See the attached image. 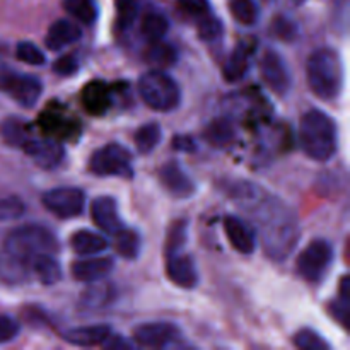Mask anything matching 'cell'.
<instances>
[{
    "instance_id": "836d02e7",
    "label": "cell",
    "mask_w": 350,
    "mask_h": 350,
    "mask_svg": "<svg viewBox=\"0 0 350 350\" xmlns=\"http://www.w3.org/2000/svg\"><path fill=\"white\" fill-rule=\"evenodd\" d=\"M16 57L17 60L24 62V64L38 65V67L44 65V62H46V57H44L43 51L36 44L31 43V41H21V43H17Z\"/></svg>"
},
{
    "instance_id": "b9f144b4",
    "label": "cell",
    "mask_w": 350,
    "mask_h": 350,
    "mask_svg": "<svg viewBox=\"0 0 350 350\" xmlns=\"http://www.w3.org/2000/svg\"><path fill=\"white\" fill-rule=\"evenodd\" d=\"M173 147L176 150H183V152H193L195 149H197V144H195V140L191 139V137H187V135H178L173 139Z\"/></svg>"
},
{
    "instance_id": "603a6c76",
    "label": "cell",
    "mask_w": 350,
    "mask_h": 350,
    "mask_svg": "<svg viewBox=\"0 0 350 350\" xmlns=\"http://www.w3.org/2000/svg\"><path fill=\"white\" fill-rule=\"evenodd\" d=\"M234 126L229 120L219 118L211 122V125L205 129L204 137L211 146L214 147H228L234 139Z\"/></svg>"
},
{
    "instance_id": "52a82bcc",
    "label": "cell",
    "mask_w": 350,
    "mask_h": 350,
    "mask_svg": "<svg viewBox=\"0 0 350 350\" xmlns=\"http://www.w3.org/2000/svg\"><path fill=\"white\" fill-rule=\"evenodd\" d=\"M0 92L9 96L23 108L31 109L43 92V84L36 75L2 70L0 72Z\"/></svg>"
},
{
    "instance_id": "30bf717a",
    "label": "cell",
    "mask_w": 350,
    "mask_h": 350,
    "mask_svg": "<svg viewBox=\"0 0 350 350\" xmlns=\"http://www.w3.org/2000/svg\"><path fill=\"white\" fill-rule=\"evenodd\" d=\"M180 328L167 321H154V323H144L133 330V342L140 347H166L180 338Z\"/></svg>"
},
{
    "instance_id": "8d00e7d4",
    "label": "cell",
    "mask_w": 350,
    "mask_h": 350,
    "mask_svg": "<svg viewBox=\"0 0 350 350\" xmlns=\"http://www.w3.org/2000/svg\"><path fill=\"white\" fill-rule=\"evenodd\" d=\"M273 31H275L277 38H280L284 41H293L297 38L296 24H294V21L287 19V17H277L273 21Z\"/></svg>"
},
{
    "instance_id": "cb8c5ba5",
    "label": "cell",
    "mask_w": 350,
    "mask_h": 350,
    "mask_svg": "<svg viewBox=\"0 0 350 350\" xmlns=\"http://www.w3.org/2000/svg\"><path fill=\"white\" fill-rule=\"evenodd\" d=\"M115 250L122 258L135 260L142 248V238L133 229L123 228L118 234H115Z\"/></svg>"
},
{
    "instance_id": "7bdbcfd3",
    "label": "cell",
    "mask_w": 350,
    "mask_h": 350,
    "mask_svg": "<svg viewBox=\"0 0 350 350\" xmlns=\"http://www.w3.org/2000/svg\"><path fill=\"white\" fill-rule=\"evenodd\" d=\"M103 345L108 349H130L132 347V344L123 340V337H111V335H109V338Z\"/></svg>"
},
{
    "instance_id": "8fae6325",
    "label": "cell",
    "mask_w": 350,
    "mask_h": 350,
    "mask_svg": "<svg viewBox=\"0 0 350 350\" xmlns=\"http://www.w3.org/2000/svg\"><path fill=\"white\" fill-rule=\"evenodd\" d=\"M159 180L167 193L174 198H188L197 191V185L178 161H167L161 166Z\"/></svg>"
},
{
    "instance_id": "60d3db41",
    "label": "cell",
    "mask_w": 350,
    "mask_h": 350,
    "mask_svg": "<svg viewBox=\"0 0 350 350\" xmlns=\"http://www.w3.org/2000/svg\"><path fill=\"white\" fill-rule=\"evenodd\" d=\"M332 313H334V317L337 318L342 325L347 323L349 299H345V297H338V301H335V303L332 304Z\"/></svg>"
},
{
    "instance_id": "7a4b0ae2",
    "label": "cell",
    "mask_w": 350,
    "mask_h": 350,
    "mask_svg": "<svg viewBox=\"0 0 350 350\" xmlns=\"http://www.w3.org/2000/svg\"><path fill=\"white\" fill-rule=\"evenodd\" d=\"M299 140L304 154L313 161L325 163L337 152V126L321 109H310L299 123Z\"/></svg>"
},
{
    "instance_id": "1f68e13d",
    "label": "cell",
    "mask_w": 350,
    "mask_h": 350,
    "mask_svg": "<svg viewBox=\"0 0 350 350\" xmlns=\"http://www.w3.org/2000/svg\"><path fill=\"white\" fill-rule=\"evenodd\" d=\"M198 38L204 41H214L219 40L224 33V26H222V21L219 17L212 16L211 12L205 14V16L198 17V26H197Z\"/></svg>"
},
{
    "instance_id": "4316f807",
    "label": "cell",
    "mask_w": 350,
    "mask_h": 350,
    "mask_svg": "<svg viewBox=\"0 0 350 350\" xmlns=\"http://www.w3.org/2000/svg\"><path fill=\"white\" fill-rule=\"evenodd\" d=\"M142 34L147 40L152 43V41H159L166 36V33L170 31V21L159 12H149L144 16L142 19Z\"/></svg>"
},
{
    "instance_id": "83f0119b",
    "label": "cell",
    "mask_w": 350,
    "mask_h": 350,
    "mask_svg": "<svg viewBox=\"0 0 350 350\" xmlns=\"http://www.w3.org/2000/svg\"><path fill=\"white\" fill-rule=\"evenodd\" d=\"M147 60L154 65H159V67H171V65L176 64L178 51L174 50V46L164 43L163 40L152 41L149 51H147Z\"/></svg>"
},
{
    "instance_id": "f35d334b",
    "label": "cell",
    "mask_w": 350,
    "mask_h": 350,
    "mask_svg": "<svg viewBox=\"0 0 350 350\" xmlns=\"http://www.w3.org/2000/svg\"><path fill=\"white\" fill-rule=\"evenodd\" d=\"M178 3H180L181 10L191 17H202L211 12L208 0H178Z\"/></svg>"
},
{
    "instance_id": "f1b7e54d",
    "label": "cell",
    "mask_w": 350,
    "mask_h": 350,
    "mask_svg": "<svg viewBox=\"0 0 350 350\" xmlns=\"http://www.w3.org/2000/svg\"><path fill=\"white\" fill-rule=\"evenodd\" d=\"M64 5L67 12L82 24H92L98 17L94 0H65Z\"/></svg>"
},
{
    "instance_id": "3957f363",
    "label": "cell",
    "mask_w": 350,
    "mask_h": 350,
    "mask_svg": "<svg viewBox=\"0 0 350 350\" xmlns=\"http://www.w3.org/2000/svg\"><path fill=\"white\" fill-rule=\"evenodd\" d=\"M308 85L317 98L332 101L340 94L344 82L340 55L332 48H318L306 62Z\"/></svg>"
},
{
    "instance_id": "484cf974",
    "label": "cell",
    "mask_w": 350,
    "mask_h": 350,
    "mask_svg": "<svg viewBox=\"0 0 350 350\" xmlns=\"http://www.w3.org/2000/svg\"><path fill=\"white\" fill-rule=\"evenodd\" d=\"M161 137L163 133H161V126L157 123H146L137 130L133 140H135V147L140 154H149L161 142Z\"/></svg>"
},
{
    "instance_id": "74e56055",
    "label": "cell",
    "mask_w": 350,
    "mask_h": 350,
    "mask_svg": "<svg viewBox=\"0 0 350 350\" xmlns=\"http://www.w3.org/2000/svg\"><path fill=\"white\" fill-rule=\"evenodd\" d=\"M21 327L12 317L7 314H0V344H7V342L14 340L19 334Z\"/></svg>"
},
{
    "instance_id": "ba28073f",
    "label": "cell",
    "mask_w": 350,
    "mask_h": 350,
    "mask_svg": "<svg viewBox=\"0 0 350 350\" xmlns=\"http://www.w3.org/2000/svg\"><path fill=\"white\" fill-rule=\"evenodd\" d=\"M44 208L58 219H74L82 214L85 205L84 191L74 187H58L41 198Z\"/></svg>"
},
{
    "instance_id": "9c48e42d",
    "label": "cell",
    "mask_w": 350,
    "mask_h": 350,
    "mask_svg": "<svg viewBox=\"0 0 350 350\" xmlns=\"http://www.w3.org/2000/svg\"><path fill=\"white\" fill-rule=\"evenodd\" d=\"M260 75L270 91L275 92L277 96H286L291 91V85H293L291 72L284 58L277 51L267 50L263 53L260 60Z\"/></svg>"
},
{
    "instance_id": "5b68a950",
    "label": "cell",
    "mask_w": 350,
    "mask_h": 350,
    "mask_svg": "<svg viewBox=\"0 0 350 350\" xmlns=\"http://www.w3.org/2000/svg\"><path fill=\"white\" fill-rule=\"evenodd\" d=\"M89 171L96 176L132 178V154L122 144H108L89 157Z\"/></svg>"
},
{
    "instance_id": "e0dca14e",
    "label": "cell",
    "mask_w": 350,
    "mask_h": 350,
    "mask_svg": "<svg viewBox=\"0 0 350 350\" xmlns=\"http://www.w3.org/2000/svg\"><path fill=\"white\" fill-rule=\"evenodd\" d=\"M115 267V262L109 256H96V258L79 260L72 263V275L81 282H96L105 279Z\"/></svg>"
},
{
    "instance_id": "d590c367",
    "label": "cell",
    "mask_w": 350,
    "mask_h": 350,
    "mask_svg": "<svg viewBox=\"0 0 350 350\" xmlns=\"http://www.w3.org/2000/svg\"><path fill=\"white\" fill-rule=\"evenodd\" d=\"M185 241H187V222H174L170 229V234H167L166 255H173V253L181 252L185 246Z\"/></svg>"
},
{
    "instance_id": "ac0fdd59",
    "label": "cell",
    "mask_w": 350,
    "mask_h": 350,
    "mask_svg": "<svg viewBox=\"0 0 350 350\" xmlns=\"http://www.w3.org/2000/svg\"><path fill=\"white\" fill-rule=\"evenodd\" d=\"M82 29L75 23L68 19H58L57 23H53L48 29L46 38H44V43L50 50L58 51L62 48L68 46V44L75 43V41L81 38Z\"/></svg>"
},
{
    "instance_id": "9a60e30c",
    "label": "cell",
    "mask_w": 350,
    "mask_h": 350,
    "mask_svg": "<svg viewBox=\"0 0 350 350\" xmlns=\"http://www.w3.org/2000/svg\"><path fill=\"white\" fill-rule=\"evenodd\" d=\"M224 231L228 236L229 243L236 252L243 255H252L256 248V234L248 222L236 215H228L224 219Z\"/></svg>"
},
{
    "instance_id": "2e32d148",
    "label": "cell",
    "mask_w": 350,
    "mask_h": 350,
    "mask_svg": "<svg viewBox=\"0 0 350 350\" xmlns=\"http://www.w3.org/2000/svg\"><path fill=\"white\" fill-rule=\"evenodd\" d=\"M109 335H111V328L108 325H91V327L70 328L62 334V338L75 347H96V345L105 344Z\"/></svg>"
},
{
    "instance_id": "d6986e66",
    "label": "cell",
    "mask_w": 350,
    "mask_h": 350,
    "mask_svg": "<svg viewBox=\"0 0 350 350\" xmlns=\"http://www.w3.org/2000/svg\"><path fill=\"white\" fill-rule=\"evenodd\" d=\"M82 101L85 109L92 115H103L111 105V91L101 81H94L88 84L82 92Z\"/></svg>"
},
{
    "instance_id": "d6a6232c",
    "label": "cell",
    "mask_w": 350,
    "mask_h": 350,
    "mask_svg": "<svg viewBox=\"0 0 350 350\" xmlns=\"http://www.w3.org/2000/svg\"><path fill=\"white\" fill-rule=\"evenodd\" d=\"M26 212V205L19 197L0 198V222H10L21 219Z\"/></svg>"
},
{
    "instance_id": "4dcf8cb0",
    "label": "cell",
    "mask_w": 350,
    "mask_h": 350,
    "mask_svg": "<svg viewBox=\"0 0 350 350\" xmlns=\"http://www.w3.org/2000/svg\"><path fill=\"white\" fill-rule=\"evenodd\" d=\"M294 345L301 350H328L330 344L321 337L318 332L311 330V328H303L297 332L293 338Z\"/></svg>"
},
{
    "instance_id": "7402d4cb",
    "label": "cell",
    "mask_w": 350,
    "mask_h": 350,
    "mask_svg": "<svg viewBox=\"0 0 350 350\" xmlns=\"http://www.w3.org/2000/svg\"><path fill=\"white\" fill-rule=\"evenodd\" d=\"M33 273L43 286H55L62 279V265L51 253H41L34 260Z\"/></svg>"
},
{
    "instance_id": "44dd1931",
    "label": "cell",
    "mask_w": 350,
    "mask_h": 350,
    "mask_svg": "<svg viewBox=\"0 0 350 350\" xmlns=\"http://www.w3.org/2000/svg\"><path fill=\"white\" fill-rule=\"evenodd\" d=\"M70 246L77 255L89 256L105 252L108 248V241L101 234H96V232L88 231V229H82V231H77L72 234Z\"/></svg>"
},
{
    "instance_id": "6da1fadb",
    "label": "cell",
    "mask_w": 350,
    "mask_h": 350,
    "mask_svg": "<svg viewBox=\"0 0 350 350\" xmlns=\"http://www.w3.org/2000/svg\"><path fill=\"white\" fill-rule=\"evenodd\" d=\"M60 250L53 232L41 226H24L10 232L0 248V279L10 286L24 284L33 273V263L41 253Z\"/></svg>"
},
{
    "instance_id": "277c9868",
    "label": "cell",
    "mask_w": 350,
    "mask_h": 350,
    "mask_svg": "<svg viewBox=\"0 0 350 350\" xmlns=\"http://www.w3.org/2000/svg\"><path fill=\"white\" fill-rule=\"evenodd\" d=\"M139 94L150 109L173 111L181 101L180 85L163 70H149L139 79Z\"/></svg>"
},
{
    "instance_id": "f546056e",
    "label": "cell",
    "mask_w": 350,
    "mask_h": 350,
    "mask_svg": "<svg viewBox=\"0 0 350 350\" xmlns=\"http://www.w3.org/2000/svg\"><path fill=\"white\" fill-rule=\"evenodd\" d=\"M229 7H231L232 17L239 24L253 26L258 21V7H256L255 0H231Z\"/></svg>"
},
{
    "instance_id": "ab89813d",
    "label": "cell",
    "mask_w": 350,
    "mask_h": 350,
    "mask_svg": "<svg viewBox=\"0 0 350 350\" xmlns=\"http://www.w3.org/2000/svg\"><path fill=\"white\" fill-rule=\"evenodd\" d=\"M77 68H79V62L74 55H64V57H60L53 64L55 74L64 75V77H67V75H72L74 72H77Z\"/></svg>"
},
{
    "instance_id": "8992f818",
    "label": "cell",
    "mask_w": 350,
    "mask_h": 350,
    "mask_svg": "<svg viewBox=\"0 0 350 350\" xmlns=\"http://www.w3.org/2000/svg\"><path fill=\"white\" fill-rule=\"evenodd\" d=\"M334 262V248L325 239H314L297 256V273L306 282L317 284L323 279Z\"/></svg>"
},
{
    "instance_id": "d4e9b609",
    "label": "cell",
    "mask_w": 350,
    "mask_h": 350,
    "mask_svg": "<svg viewBox=\"0 0 350 350\" xmlns=\"http://www.w3.org/2000/svg\"><path fill=\"white\" fill-rule=\"evenodd\" d=\"M0 139L10 147H23L26 144L27 137V126L24 125L21 120L14 118H5L0 123Z\"/></svg>"
},
{
    "instance_id": "4fadbf2b",
    "label": "cell",
    "mask_w": 350,
    "mask_h": 350,
    "mask_svg": "<svg viewBox=\"0 0 350 350\" xmlns=\"http://www.w3.org/2000/svg\"><path fill=\"white\" fill-rule=\"evenodd\" d=\"M91 215L94 224L109 236L118 234L125 228L123 221L120 219L118 205H116V200L113 197L96 198L91 205Z\"/></svg>"
},
{
    "instance_id": "7c38bea8",
    "label": "cell",
    "mask_w": 350,
    "mask_h": 350,
    "mask_svg": "<svg viewBox=\"0 0 350 350\" xmlns=\"http://www.w3.org/2000/svg\"><path fill=\"white\" fill-rule=\"evenodd\" d=\"M21 149L43 170H55L64 161L65 150L60 142L53 139H27Z\"/></svg>"
},
{
    "instance_id": "e575fe53",
    "label": "cell",
    "mask_w": 350,
    "mask_h": 350,
    "mask_svg": "<svg viewBox=\"0 0 350 350\" xmlns=\"http://www.w3.org/2000/svg\"><path fill=\"white\" fill-rule=\"evenodd\" d=\"M111 287L106 286V284H98V286H92L91 289L85 291L84 296H82V304L85 308L105 306L111 299Z\"/></svg>"
},
{
    "instance_id": "ffe728a7",
    "label": "cell",
    "mask_w": 350,
    "mask_h": 350,
    "mask_svg": "<svg viewBox=\"0 0 350 350\" xmlns=\"http://www.w3.org/2000/svg\"><path fill=\"white\" fill-rule=\"evenodd\" d=\"M250 58H252V48L246 46L245 43L238 44L226 60L222 67V75L228 82H238L246 75L250 68Z\"/></svg>"
},
{
    "instance_id": "5bb4252c",
    "label": "cell",
    "mask_w": 350,
    "mask_h": 350,
    "mask_svg": "<svg viewBox=\"0 0 350 350\" xmlns=\"http://www.w3.org/2000/svg\"><path fill=\"white\" fill-rule=\"evenodd\" d=\"M166 272L171 282L181 289H193L198 284V272L193 258L181 252L167 255Z\"/></svg>"
}]
</instances>
